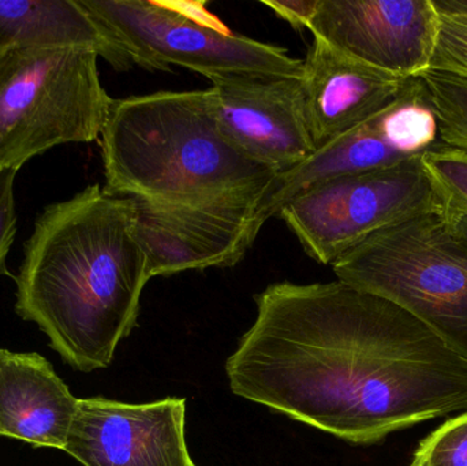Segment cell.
Masks as SVG:
<instances>
[{
    "instance_id": "17",
    "label": "cell",
    "mask_w": 467,
    "mask_h": 466,
    "mask_svg": "<svg viewBox=\"0 0 467 466\" xmlns=\"http://www.w3.org/2000/svg\"><path fill=\"white\" fill-rule=\"evenodd\" d=\"M419 78L438 118L441 144L467 150V77L428 68Z\"/></svg>"
},
{
    "instance_id": "19",
    "label": "cell",
    "mask_w": 467,
    "mask_h": 466,
    "mask_svg": "<svg viewBox=\"0 0 467 466\" xmlns=\"http://www.w3.org/2000/svg\"><path fill=\"white\" fill-rule=\"evenodd\" d=\"M410 466H467V412L421 440Z\"/></svg>"
},
{
    "instance_id": "22",
    "label": "cell",
    "mask_w": 467,
    "mask_h": 466,
    "mask_svg": "<svg viewBox=\"0 0 467 466\" xmlns=\"http://www.w3.org/2000/svg\"><path fill=\"white\" fill-rule=\"evenodd\" d=\"M320 0H263L277 16L287 21L296 30L309 29Z\"/></svg>"
},
{
    "instance_id": "5",
    "label": "cell",
    "mask_w": 467,
    "mask_h": 466,
    "mask_svg": "<svg viewBox=\"0 0 467 466\" xmlns=\"http://www.w3.org/2000/svg\"><path fill=\"white\" fill-rule=\"evenodd\" d=\"M98 57L78 48L0 51V169L18 171L51 148L101 136L114 98Z\"/></svg>"
},
{
    "instance_id": "10",
    "label": "cell",
    "mask_w": 467,
    "mask_h": 466,
    "mask_svg": "<svg viewBox=\"0 0 467 466\" xmlns=\"http://www.w3.org/2000/svg\"><path fill=\"white\" fill-rule=\"evenodd\" d=\"M185 413V399H78L63 451L84 466H197L186 446Z\"/></svg>"
},
{
    "instance_id": "20",
    "label": "cell",
    "mask_w": 467,
    "mask_h": 466,
    "mask_svg": "<svg viewBox=\"0 0 467 466\" xmlns=\"http://www.w3.org/2000/svg\"><path fill=\"white\" fill-rule=\"evenodd\" d=\"M438 13V37L430 68L467 77V14Z\"/></svg>"
},
{
    "instance_id": "6",
    "label": "cell",
    "mask_w": 467,
    "mask_h": 466,
    "mask_svg": "<svg viewBox=\"0 0 467 466\" xmlns=\"http://www.w3.org/2000/svg\"><path fill=\"white\" fill-rule=\"evenodd\" d=\"M147 70L170 65L215 74H263L299 78L304 60L287 49L236 35L207 13L204 3L81 0Z\"/></svg>"
},
{
    "instance_id": "14",
    "label": "cell",
    "mask_w": 467,
    "mask_h": 466,
    "mask_svg": "<svg viewBox=\"0 0 467 466\" xmlns=\"http://www.w3.org/2000/svg\"><path fill=\"white\" fill-rule=\"evenodd\" d=\"M10 48L88 49L115 70L136 66L122 41L81 0H0V51Z\"/></svg>"
},
{
    "instance_id": "3",
    "label": "cell",
    "mask_w": 467,
    "mask_h": 466,
    "mask_svg": "<svg viewBox=\"0 0 467 466\" xmlns=\"http://www.w3.org/2000/svg\"><path fill=\"white\" fill-rule=\"evenodd\" d=\"M101 156L103 191L130 199H204L268 185L276 177L223 133L211 89L112 101Z\"/></svg>"
},
{
    "instance_id": "23",
    "label": "cell",
    "mask_w": 467,
    "mask_h": 466,
    "mask_svg": "<svg viewBox=\"0 0 467 466\" xmlns=\"http://www.w3.org/2000/svg\"><path fill=\"white\" fill-rule=\"evenodd\" d=\"M436 10L467 14V0H433Z\"/></svg>"
},
{
    "instance_id": "16",
    "label": "cell",
    "mask_w": 467,
    "mask_h": 466,
    "mask_svg": "<svg viewBox=\"0 0 467 466\" xmlns=\"http://www.w3.org/2000/svg\"><path fill=\"white\" fill-rule=\"evenodd\" d=\"M381 128L392 148L405 158H417L435 147L439 123L419 77L409 79L402 95L381 111Z\"/></svg>"
},
{
    "instance_id": "1",
    "label": "cell",
    "mask_w": 467,
    "mask_h": 466,
    "mask_svg": "<svg viewBox=\"0 0 467 466\" xmlns=\"http://www.w3.org/2000/svg\"><path fill=\"white\" fill-rule=\"evenodd\" d=\"M226 364L233 393L353 445L467 412V361L342 281L274 284Z\"/></svg>"
},
{
    "instance_id": "21",
    "label": "cell",
    "mask_w": 467,
    "mask_h": 466,
    "mask_svg": "<svg viewBox=\"0 0 467 466\" xmlns=\"http://www.w3.org/2000/svg\"><path fill=\"white\" fill-rule=\"evenodd\" d=\"M16 170L0 169V276L8 274V254L13 246L16 233V200H14V181Z\"/></svg>"
},
{
    "instance_id": "4",
    "label": "cell",
    "mask_w": 467,
    "mask_h": 466,
    "mask_svg": "<svg viewBox=\"0 0 467 466\" xmlns=\"http://www.w3.org/2000/svg\"><path fill=\"white\" fill-rule=\"evenodd\" d=\"M332 270L405 309L467 361V213L441 207L387 227Z\"/></svg>"
},
{
    "instance_id": "7",
    "label": "cell",
    "mask_w": 467,
    "mask_h": 466,
    "mask_svg": "<svg viewBox=\"0 0 467 466\" xmlns=\"http://www.w3.org/2000/svg\"><path fill=\"white\" fill-rule=\"evenodd\" d=\"M441 207L421 156H417L313 186L277 216L307 256L332 265L375 233Z\"/></svg>"
},
{
    "instance_id": "8",
    "label": "cell",
    "mask_w": 467,
    "mask_h": 466,
    "mask_svg": "<svg viewBox=\"0 0 467 466\" xmlns=\"http://www.w3.org/2000/svg\"><path fill=\"white\" fill-rule=\"evenodd\" d=\"M271 183L204 199H133L134 232L150 279L238 264L268 221L264 200Z\"/></svg>"
},
{
    "instance_id": "11",
    "label": "cell",
    "mask_w": 467,
    "mask_h": 466,
    "mask_svg": "<svg viewBox=\"0 0 467 466\" xmlns=\"http://www.w3.org/2000/svg\"><path fill=\"white\" fill-rule=\"evenodd\" d=\"M208 79L222 130L247 156L280 174L316 152L299 78L215 74Z\"/></svg>"
},
{
    "instance_id": "18",
    "label": "cell",
    "mask_w": 467,
    "mask_h": 466,
    "mask_svg": "<svg viewBox=\"0 0 467 466\" xmlns=\"http://www.w3.org/2000/svg\"><path fill=\"white\" fill-rule=\"evenodd\" d=\"M421 164L441 207L467 213V150L439 142L422 153Z\"/></svg>"
},
{
    "instance_id": "13",
    "label": "cell",
    "mask_w": 467,
    "mask_h": 466,
    "mask_svg": "<svg viewBox=\"0 0 467 466\" xmlns=\"http://www.w3.org/2000/svg\"><path fill=\"white\" fill-rule=\"evenodd\" d=\"M78 399L43 356L0 349V437L65 450Z\"/></svg>"
},
{
    "instance_id": "2",
    "label": "cell",
    "mask_w": 467,
    "mask_h": 466,
    "mask_svg": "<svg viewBox=\"0 0 467 466\" xmlns=\"http://www.w3.org/2000/svg\"><path fill=\"white\" fill-rule=\"evenodd\" d=\"M148 282L133 199L90 185L36 221L16 276V311L68 366L92 372L112 363L136 327Z\"/></svg>"
},
{
    "instance_id": "12",
    "label": "cell",
    "mask_w": 467,
    "mask_h": 466,
    "mask_svg": "<svg viewBox=\"0 0 467 466\" xmlns=\"http://www.w3.org/2000/svg\"><path fill=\"white\" fill-rule=\"evenodd\" d=\"M409 79L373 67L313 36L299 82L316 150L391 106Z\"/></svg>"
},
{
    "instance_id": "9",
    "label": "cell",
    "mask_w": 467,
    "mask_h": 466,
    "mask_svg": "<svg viewBox=\"0 0 467 466\" xmlns=\"http://www.w3.org/2000/svg\"><path fill=\"white\" fill-rule=\"evenodd\" d=\"M438 26L433 0H320L309 30L373 67L416 78L432 62Z\"/></svg>"
},
{
    "instance_id": "15",
    "label": "cell",
    "mask_w": 467,
    "mask_h": 466,
    "mask_svg": "<svg viewBox=\"0 0 467 466\" xmlns=\"http://www.w3.org/2000/svg\"><path fill=\"white\" fill-rule=\"evenodd\" d=\"M380 114L381 111L318 148L294 169L276 174L264 200L266 218L277 215L288 202L313 186L342 175L383 169L408 161L387 141Z\"/></svg>"
}]
</instances>
